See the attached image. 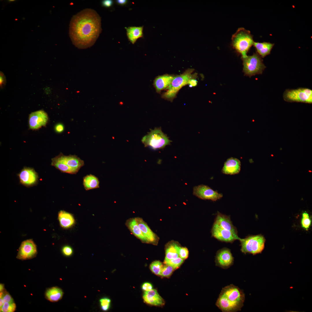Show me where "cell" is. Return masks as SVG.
I'll return each mask as SVG.
<instances>
[{"label": "cell", "instance_id": "cell-1", "mask_svg": "<svg viewBox=\"0 0 312 312\" xmlns=\"http://www.w3.org/2000/svg\"><path fill=\"white\" fill-rule=\"evenodd\" d=\"M101 18L94 10L86 8L73 16L69 35L73 44L79 49L92 46L102 31Z\"/></svg>", "mask_w": 312, "mask_h": 312}, {"label": "cell", "instance_id": "cell-2", "mask_svg": "<svg viewBox=\"0 0 312 312\" xmlns=\"http://www.w3.org/2000/svg\"><path fill=\"white\" fill-rule=\"evenodd\" d=\"M245 299L243 291L238 287L231 284L223 288L216 303L223 312L240 311Z\"/></svg>", "mask_w": 312, "mask_h": 312}, {"label": "cell", "instance_id": "cell-3", "mask_svg": "<svg viewBox=\"0 0 312 312\" xmlns=\"http://www.w3.org/2000/svg\"><path fill=\"white\" fill-rule=\"evenodd\" d=\"M254 42L250 31L243 27L239 28L231 38L232 46L242 55V57L247 56V53Z\"/></svg>", "mask_w": 312, "mask_h": 312}, {"label": "cell", "instance_id": "cell-4", "mask_svg": "<svg viewBox=\"0 0 312 312\" xmlns=\"http://www.w3.org/2000/svg\"><path fill=\"white\" fill-rule=\"evenodd\" d=\"M194 69H189L185 73L179 75L174 77L167 91L162 95V97L171 101L175 97L179 90L183 86L188 84L189 81L195 79L196 74H192Z\"/></svg>", "mask_w": 312, "mask_h": 312}, {"label": "cell", "instance_id": "cell-5", "mask_svg": "<svg viewBox=\"0 0 312 312\" xmlns=\"http://www.w3.org/2000/svg\"><path fill=\"white\" fill-rule=\"evenodd\" d=\"M142 141L145 147L149 146L155 150L163 148L166 146L170 145L171 142L160 127L151 130L143 138Z\"/></svg>", "mask_w": 312, "mask_h": 312}, {"label": "cell", "instance_id": "cell-6", "mask_svg": "<svg viewBox=\"0 0 312 312\" xmlns=\"http://www.w3.org/2000/svg\"><path fill=\"white\" fill-rule=\"evenodd\" d=\"M241 250L244 253L255 255L261 253L265 247V239L261 235L250 236L240 239Z\"/></svg>", "mask_w": 312, "mask_h": 312}, {"label": "cell", "instance_id": "cell-7", "mask_svg": "<svg viewBox=\"0 0 312 312\" xmlns=\"http://www.w3.org/2000/svg\"><path fill=\"white\" fill-rule=\"evenodd\" d=\"M242 59L243 71L246 75L250 77L261 74L266 67L261 57L257 53L251 56L247 55L242 57Z\"/></svg>", "mask_w": 312, "mask_h": 312}, {"label": "cell", "instance_id": "cell-8", "mask_svg": "<svg viewBox=\"0 0 312 312\" xmlns=\"http://www.w3.org/2000/svg\"><path fill=\"white\" fill-rule=\"evenodd\" d=\"M283 97L287 101L311 103L312 90L304 88L287 90L284 92Z\"/></svg>", "mask_w": 312, "mask_h": 312}, {"label": "cell", "instance_id": "cell-9", "mask_svg": "<svg viewBox=\"0 0 312 312\" xmlns=\"http://www.w3.org/2000/svg\"><path fill=\"white\" fill-rule=\"evenodd\" d=\"M193 194L203 200H210L216 201L223 197L222 194L214 191L208 186L201 185L194 187Z\"/></svg>", "mask_w": 312, "mask_h": 312}, {"label": "cell", "instance_id": "cell-10", "mask_svg": "<svg viewBox=\"0 0 312 312\" xmlns=\"http://www.w3.org/2000/svg\"><path fill=\"white\" fill-rule=\"evenodd\" d=\"M37 254L36 244L32 239H28L21 243L16 257L22 260L28 259L35 257Z\"/></svg>", "mask_w": 312, "mask_h": 312}, {"label": "cell", "instance_id": "cell-11", "mask_svg": "<svg viewBox=\"0 0 312 312\" xmlns=\"http://www.w3.org/2000/svg\"><path fill=\"white\" fill-rule=\"evenodd\" d=\"M215 262L216 266L224 269H227L232 266L233 263L234 258L230 250L224 248L218 250Z\"/></svg>", "mask_w": 312, "mask_h": 312}, {"label": "cell", "instance_id": "cell-12", "mask_svg": "<svg viewBox=\"0 0 312 312\" xmlns=\"http://www.w3.org/2000/svg\"><path fill=\"white\" fill-rule=\"evenodd\" d=\"M47 114L43 110H40L31 113L29 116V128L32 130L38 129L45 127L48 120Z\"/></svg>", "mask_w": 312, "mask_h": 312}, {"label": "cell", "instance_id": "cell-13", "mask_svg": "<svg viewBox=\"0 0 312 312\" xmlns=\"http://www.w3.org/2000/svg\"><path fill=\"white\" fill-rule=\"evenodd\" d=\"M212 236L219 241L233 243L236 239L241 238L232 232L224 229L213 224L211 230Z\"/></svg>", "mask_w": 312, "mask_h": 312}, {"label": "cell", "instance_id": "cell-14", "mask_svg": "<svg viewBox=\"0 0 312 312\" xmlns=\"http://www.w3.org/2000/svg\"><path fill=\"white\" fill-rule=\"evenodd\" d=\"M20 182L27 186L36 183L38 179L37 173L34 169L29 168H24L18 174Z\"/></svg>", "mask_w": 312, "mask_h": 312}, {"label": "cell", "instance_id": "cell-15", "mask_svg": "<svg viewBox=\"0 0 312 312\" xmlns=\"http://www.w3.org/2000/svg\"><path fill=\"white\" fill-rule=\"evenodd\" d=\"M57 157L61 161L77 172L84 165L83 161L75 155L65 156L61 153Z\"/></svg>", "mask_w": 312, "mask_h": 312}, {"label": "cell", "instance_id": "cell-16", "mask_svg": "<svg viewBox=\"0 0 312 312\" xmlns=\"http://www.w3.org/2000/svg\"><path fill=\"white\" fill-rule=\"evenodd\" d=\"M135 218L148 243L157 245L159 239L157 236L152 231L142 219L140 218Z\"/></svg>", "mask_w": 312, "mask_h": 312}, {"label": "cell", "instance_id": "cell-17", "mask_svg": "<svg viewBox=\"0 0 312 312\" xmlns=\"http://www.w3.org/2000/svg\"><path fill=\"white\" fill-rule=\"evenodd\" d=\"M213 224L230 231L237 235V229L233 224L229 216L223 214L218 211Z\"/></svg>", "mask_w": 312, "mask_h": 312}, {"label": "cell", "instance_id": "cell-18", "mask_svg": "<svg viewBox=\"0 0 312 312\" xmlns=\"http://www.w3.org/2000/svg\"><path fill=\"white\" fill-rule=\"evenodd\" d=\"M241 166V161L238 159L231 157L225 161L221 171L226 174H238L240 172Z\"/></svg>", "mask_w": 312, "mask_h": 312}, {"label": "cell", "instance_id": "cell-19", "mask_svg": "<svg viewBox=\"0 0 312 312\" xmlns=\"http://www.w3.org/2000/svg\"><path fill=\"white\" fill-rule=\"evenodd\" d=\"M143 298L144 302L151 305L161 306L165 304L163 298L155 289H152L145 291L144 294Z\"/></svg>", "mask_w": 312, "mask_h": 312}, {"label": "cell", "instance_id": "cell-20", "mask_svg": "<svg viewBox=\"0 0 312 312\" xmlns=\"http://www.w3.org/2000/svg\"><path fill=\"white\" fill-rule=\"evenodd\" d=\"M125 28L127 38L133 44H134L138 39L143 37V26H131Z\"/></svg>", "mask_w": 312, "mask_h": 312}, {"label": "cell", "instance_id": "cell-21", "mask_svg": "<svg viewBox=\"0 0 312 312\" xmlns=\"http://www.w3.org/2000/svg\"><path fill=\"white\" fill-rule=\"evenodd\" d=\"M174 77L168 75L159 76L155 80L154 85L157 91L160 92L170 86Z\"/></svg>", "mask_w": 312, "mask_h": 312}, {"label": "cell", "instance_id": "cell-22", "mask_svg": "<svg viewBox=\"0 0 312 312\" xmlns=\"http://www.w3.org/2000/svg\"><path fill=\"white\" fill-rule=\"evenodd\" d=\"M58 219L61 226L64 228H68L75 223L73 215L64 211H60L58 214Z\"/></svg>", "mask_w": 312, "mask_h": 312}, {"label": "cell", "instance_id": "cell-23", "mask_svg": "<svg viewBox=\"0 0 312 312\" xmlns=\"http://www.w3.org/2000/svg\"><path fill=\"white\" fill-rule=\"evenodd\" d=\"M180 245L176 242L171 241L165 247L166 256L164 260L174 259L179 257L178 249Z\"/></svg>", "mask_w": 312, "mask_h": 312}, {"label": "cell", "instance_id": "cell-24", "mask_svg": "<svg viewBox=\"0 0 312 312\" xmlns=\"http://www.w3.org/2000/svg\"><path fill=\"white\" fill-rule=\"evenodd\" d=\"M126 225L131 232L143 242L148 243L139 227L135 218H131L127 221Z\"/></svg>", "mask_w": 312, "mask_h": 312}, {"label": "cell", "instance_id": "cell-25", "mask_svg": "<svg viewBox=\"0 0 312 312\" xmlns=\"http://www.w3.org/2000/svg\"><path fill=\"white\" fill-rule=\"evenodd\" d=\"M274 45V44L270 42H254L253 45L257 53L262 57H264L270 53Z\"/></svg>", "mask_w": 312, "mask_h": 312}, {"label": "cell", "instance_id": "cell-26", "mask_svg": "<svg viewBox=\"0 0 312 312\" xmlns=\"http://www.w3.org/2000/svg\"><path fill=\"white\" fill-rule=\"evenodd\" d=\"M63 294L61 289L55 287L47 289L46 291L45 295L48 300L52 302H56L62 298Z\"/></svg>", "mask_w": 312, "mask_h": 312}, {"label": "cell", "instance_id": "cell-27", "mask_svg": "<svg viewBox=\"0 0 312 312\" xmlns=\"http://www.w3.org/2000/svg\"><path fill=\"white\" fill-rule=\"evenodd\" d=\"M98 178L92 174L87 175L83 178V185L85 190H88L99 188Z\"/></svg>", "mask_w": 312, "mask_h": 312}, {"label": "cell", "instance_id": "cell-28", "mask_svg": "<svg viewBox=\"0 0 312 312\" xmlns=\"http://www.w3.org/2000/svg\"><path fill=\"white\" fill-rule=\"evenodd\" d=\"M51 165L62 172L70 174H76L77 172L61 161L57 156L51 159Z\"/></svg>", "mask_w": 312, "mask_h": 312}, {"label": "cell", "instance_id": "cell-29", "mask_svg": "<svg viewBox=\"0 0 312 312\" xmlns=\"http://www.w3.org/2000/svg\"><path fill=\"white\" fill-rule=\"evenodd\" d=\"M163 266L160 261H155L150 264V268L153 273L157 275L161 276Z\"/></svg>", "mask_w": 312, "mask_h": 312}, {"label": "cell", "instance_id": "cell-30", "mask_svg": "<svg viewBox=\"0 0 312 312\" xmlns=\"http://www.w3.org/2000/svg\"><path fill=\"white\" fill-rule=\"evenodd\" d=\"M183 259L179 257L174 259L164 260V263L165 265H171L177 269L183 263Z\"/></svg>", "mask_w": 312, "mask_h": 312}, {"label": "cell", "instance_id": "cell-31", "mask_svg": "<svg viewBox=\"0 0 312 312\" xmlns=\"http://www.w3.org/2000/svg\"><path fill=\"white\" fill-rule=\"evenodd\" d=\"M311 222L309 214L306 212L303 213L301 221L302 227L305 229L307 230L311 226Z\"/></svg>", "mask_w": 312, "mask_h": 312}, {"label": "cell", "instance_id": "cell-32", "mask_svg": "<svg viewBox=\"0 0 312 312\" xmlns=\"http://www.w3.org/2000/svg\"><path fill=\"white\" fill-rule=\"evenodd\" d=\"M177 268L169 265L163 266L161 276L162 277H169Z\"/></svg>", "mask_w": 312, "mask_h": 312}, {"label": "cell", "instance_id": "cell-33", "mask_svg": "<svg viewBox=\"0 0 312 312\" xmlns=\"http://www.w3.org/2000/svg\"><path fill=\"white\" fill-rule=\"evenodd\" d=\"M16 307V304L14 302H5L0 307V312H13L15 311Z\"/></svg>", "mask_w": 312, "mask_h": 312}, {"label": "cell", "instance_id": "cell-34", "mask_svg": "<svg viewBox=\"0 0 312 312\" xmlns=\"http://www.w3.org/2000/svg\"><path fill=\"white\" fill-rule=\"evenodd\" d=\"M102 309L104 311H107L109 309L111 302L110 300L107 298H105L100 300Z\"/></svg>", "mask_w": 312, "mask_h": 312}, {"label": "cell", "instance_id": "cell-35", "mask_svg": "<svg viewBox=\"0 0 312 312\" xmlns=\"http://www.w3.org/2000/svg\"><path fill=\"white\" fill-rule=\"evenodd\" d=\"M0 297L2 298L4 303L14 302V300L11 295L5 290L0 292Z\"/></svg>", "mask_w": 312, "mask_h": 312}, {"label": "cell", "instance_id": "cell-36", "mask_svg": "<svg viewBox=\"0 0 312 312\" xmlns=\"http://www.w3.org/2000/svg\"><path fill=\"white\" fill-rule=\"evenodd\" d=\"M178 253L179 257L183 260L186 259L188 257L189 251L186 247H182L180 246L179 248Z\"/></svg>", "mask_w": 312, "mask_h": 312}, {"label": "cell", "instance_id": "cell-37", "mask_svg": "<svg viewBox=\"0 0 312 312\" xmlns=\"http://www.w3.org/2000/svg\"><path fill=\"white\" fill-rule=\"evenodd\" d=\"M62 251L64 254L66 256L71 255L73 252L72 249L69 246H64L62 248Z\"/></svg>", "mask_w": 312, "mask_h": 312}, {"label": "cell", "instance_id": "cell-38", "mask_svg": "<svg viewBox=\"0 0 312 312\" xmlns=\"http://www.w3.org/2000/svg\"><path fill=\"white\" fill-rule=\"evenodd\" d=\"M142 288L145 291H148L153 289L152 285L150 283L146 282L144 283L142 285Z\"/></svg>", "mask_w": 312, "mask_h": 312}, {"label": "cell", "instance_id": "cell-39", "mask_svg": "<svg viewBox=\"0 0 312 312\" xmlns=\"http://www.w3.org/2000/svg\"><path fill=\"white\" fill-rule=\"evenodd\" d=\"M113 1L112 0H104L102 1L101 5L103 7L109 8L112 5Z\"/></svg>", "mask_w": 312, "mask_h": 312}, {"label": "cell", "instance_id": "cell-40", "mask_svg": "<svg viewBox=\"0 0 312 312\" xmlns=\"http://www.w3.org/2000/svg\"><path fill=\"white\" fill-rule=\"evenodd\" d=\"M6 78L4 74L1 72L0 73V86L2 88L6 83Z\"/></svg>", "mask_w": 312, "mask_h": 312}, {"label": "cell", "instance_id": "cell-41", "mask_svg": "<svg viewBox=\"0 0 312 312\" xmlns=\"http://www.w3.org/2000/svg\"><path fill=\"white\" fill-rule=\"evenodd\" d=\"M55 128L56 131L58 133H60L62 132L64 129V125L61 123H59L55 125Z\"/></svg>", "mask_w": 312, "mask_h": 312}, {"label": "cell", "instance_id": "cell-42", "mask_svg": "<svg viewBox=\"0 0 312 312\" xmlns=\"http://www.w3.org/2000/svg\"><path fill=\"white\" fill-rule=\"evenodd\" d=\"M116 1L118 5L123 6L126 5L128 1L127 0H116Z\"/></svg>", "mask_w": 312, "mask_h": 312}, {"label": "cell", "instance_id": "cell-43", "mask_svg": "<svg viewBox=\"0 0 312 312\" xmlns=\"http://www.w3.org/2000/svg\"><path fill=\"white\" fill-rule=\"evenodd\" d=\"M197 81L195 79H192L190 80L188 84L191 85L192 86H196Z\"/></svg>", "mask_w": 312, "mask_h": 312}, {"label": "cell", "instance_id": "cell-44", "mask_svg": "<svg viewBox=\"0 0 312 312\" xmlns=\"http://www.w3.org/2000/svg\"><path fill=\"white\" fill-rule=\"evenodd\" d=\"M0 286V292H1V291H3L4 290V285H3V284H1Z\"/></svg>", "mask_w": 312, "mask_h": 312}, {"label": "cell", "instance_id": "cell-45", "mask_svg": "<svg viewBox=\"0 0 312 312\" xmlns=\"http://www.w3.org/2000/svg\"><path fill=\"white\" fill-rule=\"evenodd\" d=\"M309 172H311V171H310V170H309Z\"/></svg>", "mask_w": 312, "mask_h": 312}]
</instances>
